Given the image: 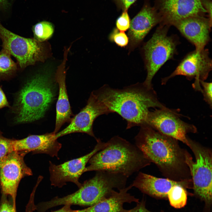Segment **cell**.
<instances>
[{
  "instance_id": "obj_24",
  "label": "cell",
  "mask_w": 212,
  "mask_h": 212,
  "mask_svg": "<svg viewBox=\"0 0 212 212\" xmlns=\"http://www.w3.org/2000/svg\"><path fill=\"white\" fill-rule=\"evenodd\" d=\"M109 40L121 47H125L128 44L129 39L125 32L120 31L114 28L109 37Z\"/></svg>"
},
{
  "instance_id": "obj_30",
  "label": "cell",
  "mask_w": 212,
  "mask_h": 212,
  "mask_svg": "<svg viewBox=\"0 0 212 212\" xmlns=\"http://www.w3.org/2000/svg\"><path fill=\"white\" fill-rule=\"evenodd\" d=\"M129 212H151L145 207V202L144 200L137 203L136 206L132 209L130 210Z\"/></svg>"
},
{
  "instance_id": "obj_11",
  "label": "cell",
  "mask_w": 212,
  "mask_h": 212,
  "mask_svg": "<svg viewBox=\"0 0 212 212\" xmlns=\"http://www.w3.org/2000/svg\"><path fill=\"white\" fill-rule=\"evenodd\" d=\"M97 143L90 152L81 157L56 165L49 161L50 180L52 186L62 188L68 182L76 184L79 188L82 185L79 181L87 163L95 153L103 148L106 142H102L100 138L96 140Z\"/></svg>"
},
{
  "instance_id": "obj_9",
  "label": "cell",
  "mask_w": 212,
  "mask_h": 212,
  "mask_svg": "<svg viewBox=\"0 0 212 212\" xmlns=\"http://www.w3.org/2000/svg\"><path fill=\"white\" fill-rule=\"evenodd\" d=\"M29 153L26 150H13L0 159L1 194L11 197L15 209L17 191L21 180L25 177L33 175L31 169L24 160L25 156Z\"/></svg>"
},
{
  "instance_id": "obj_20",
  "label": "cell",
  "mask_w": 212,
  "mask_h": 212,
  "mask_svg": "<svg viewBox=\"0 0 212 212\" xmlns=\"http://www.w3.org/2000/svg\"><path fill=\"white\" fill-rule=\"evenodd\" d=\"M133 187L132 184L118 190L115 191L109 197L100 201L95 205L76 212H129L130 210L124 208L125 203H138L139 200L127 192Z\"/></svg>"
},
{
  "instance_id": "obj_18",
  "label": "cell",
  "mask_w": 212,
  "mask_h": 212,
  "mask_svg": "<svg viewBox=\"0 0 212 212\" xmlns=\"http://www.w3.org/2000/svg\"><path fill=\"white\" fill-rule=\"evenodd\" d=\"M131 184L144 193L160 198L167 197L168 192L175 185H181L186 188L193 186L192 179L176 181L157 178L141 172L139 173Z\"/></svg>"
},
{
  "instance_id": "obj_31",
  "label": "cell",
  "mask_w": 212,
  "mask_h": 212,
  "mask_svg": "<svg viewBox=\"0 0 212 212\" xmlns=\"http://www.w3.org/2000/svg\"><path fill=\"white\" fill-rule=\"evenodd\" d=\"M203 6L208 14V18L212 21V2L211 0H202Z\"/></svg>"
},
{
  "instance_id": "obj_33",
  "label": "cell",
  "mask_w": 212,
  "mask_h": 212,
  "mask_svg": "<svg viewBox=\"0 0 212 212\" xmlns=\"http://www.w3.org/2000/svg\"><path fill=\"white\" fill-rule=\"evenodd\" d=\"M9 106V104L5 94L0 87V109Z\"/></svg>"
},
{
  "instance_id": "obj_23",
  "label": "cell",
  "mask_w": 212,
  "mask_h": 212,
  "mask_svg": "<svg viewBox=\"0 0 212 212\" xmlns=\"http://www.w3.org/2000/svg\"><path fill=\"white\" fill-rule=\"evenodd\" d=\"M54 29L51 23L46 21L39 22L32 27L34 38L38 42H44L52 36Z\"/></svg>"
},
{
  "instance_id": "obj_8",
  "label": "cell",
  "mask_w": 212,
  "mask_h": 212,
  "mask_svg": "<svg viewBox=\"0 0 212 212\" xmlns=\"http://www.w3.org/2000/svg\"><path fill=\"white\" fill-rule=\"evenodd\" d=\"M0 38L2 48L15 58L21 69L37 62H44L49 56V47L47 43L17 35L4 27L0 20Z\"/></svg>"
},
{
  "instance_id": "obj_34",
  "label": "cell",
  "mask_w": 212,
  "mask_h": 212,
  "mask_svg": "<svg viewBox=\"0 0 212 212\" xmlns=\"http://www.w3.org/2000/svg\"><path fill=\"white\" fill-rule=\"evenodd\" d=\"M71 206L69 205H64L62 208L51 212H76L77 210H73L71 208Z\"/></svg>"
},
{
  "instance_id": "obj_19",
  "label": "cell",
  "mask_w": 212,
  "mask_h": 212,
  "mask_svg": "<svg viewBox=\"0 0 212 212\" xmlns=\"http://www.w3.org/2000/svg\"><path fill=\"white\" fill-rule=\"evenodd\" d=\"M68 51L65 50L63 62L58 67L56 74V80L59 86V93L56 105V118L54 130L58 132L65 122H70L72 113L67 95L65 83V63Z\"/></svg>"
},
{
  "instance_id": "obj_17",
  "label": "cell",
  "mask_w": 212,
  "mask_h": 212,
  "mask_svg": "<svg viewBox=\"0 0 212 212\" xmlns=\"http://www.w3.org/2000/svg\"><path fill=\"white\" fill-rule=\"evenodd\" d=\"M53 132L41 135H29L24 138L13 139L14 150H26L33 154H45L57 157L62 147Z\"/></svg>"
},
{
  "instance_id": "obj_29",
  "label": "cell",
  "mask_w": 212,
  "mask_h": 212,
  "mask_svg": "<svg viewBox=\"0 0 212 212\" xmlns=\"http://www.w3.org/2000/svg\"><path fill=\"white\" fill-rule=\"evenodd\" d=\"M118 10H128L137 0H113Z\"/></svg>"
},
{
  "instance_id": "obj_22",
  "label": "cell",
  "mask_w": 212,
  "mask_h": 212,
  "mask_svg": "<svg viewBox=\"0 0 212 212\" xmlns=\"http://www.w3.org/2000/svg\"><path fill=\"white\" fill-rule=\"evenodd\" d=\"M17 68V64L11 58L10 54L2 48L0 51V78L12 75Z\"/></svg>"
},
{
  "instance_id": "obj_21",
  "label": "cell",
  "mask_w": 212,
  "mask_h": 212,
  "mask_svg": "<svg viewBox=\"0 0 212 212\" xmlns=\"http://www.w3.org/2000/svg\"><path fill=\"white\" fill-rule=\"evenodd\" d=\"M186 188L184 186L178 184L173 186L169 190L167 197L172 207L180 208L185 206L187 200Z\"/></svg>"
},
{
  "instance_id": "obj_14",
  "label": "cell",
  "mask_w": 212,
  "mask_h": 212,
  "mask_svg": "<svg viewBox=\"0 0 212 212\" xmlns=\"http://www.w3.org/2000/svg\"><path fill=\"white\" fill-rule=\"evenodd\" d=\"M158 7L160 25L169 26L206 12L202 0H160Z\"/></svg>"
},
{
  "instance_id": "obj_3",
  "label": "cell",
  "mask_w": 212,
  "mask_h": 212,
  "mask_svg": "<svg viewBox=\"0 0 212 212\" xmlns=\"http://www.w3.org/2000/svg\"><path fill=\"white\" fill-rule=\"evenodd\" d=\"M103 148L94 154L86 167L87 172L104 171L128 178L150 165V162L135 145L118 136L112 138Z\"/></svg>"
},
{
  "instance_id": "obj_6",
  "label": "cell",
  "mask_w": 212,
  "mask_h": 212,
  "mask_svg": "<svg viewBox=\"0 0 212 212\" xmlns=\"http://www.w3.org/2000/svg\"><path fill=\"white\" fill-rule=\"evenodd\" d=\"M188 147L193 153L194 161L187 152L186 163L188 167L195 194L206 203L212 201L211 150L188 137Z\"/></svg>"
},
{
  "instance_id": "obj_7",
  "label": "cell",
  "mask_w": 212,
  "mask_h": 212,
  "mask_svg": "<svg viewBox=\"0 0 212 212\" xmlns=\"http://www.w3.org/2000/svg\"><path fill=\"white\" fill-rule=\"evenodd\" d=\"M169 27L160 25L142 48L147 72L143 83L149 88H153L152 81L155 74L176 51V40L172 36L167 35Z\"/></svg>"
},
{
  "instance_id": "obj_13",
  "label": "cell",
  "mask_w": 212,
  "mask_h": 212,
  "mask_svg": "<svg viewBox=\"0 0 212 212\" xmlns=\"http://www.w3.org/2000/svg\"><path fill=\"white\" fill-rule=\"evenodd\" d=\"M110 113L106 107L92 92L87 104L77 114L72 118L69 124L64 129L56 134L57 139L72 133L81 132L96 138L93 131L94 120L98 116Z\"/></svg>"
},
{
  "instance_id": "obj_5",
  "label": "cell",
  "mask_w": 212,
  "mask_h": 212,
  "mask_svg": "<svg viewBox=\"0 0 212 212\" xmlns=\"http://www.w3.org/2000/svg\"><path fill=\"white\" fill-rule=\"evenodd\" d=\"M117 187V181L112 174L97 171L94 177L85 181L76 191L40 203L37 206V210L39 212H44L53 207L65 205L92 206L110 196Z\"/></svg>"
},
{
  "instance_id": "obj_25",
  "label": "cell",
  "mask_w": 212,
  "mask_h": 212,
  "mask_svg": "<svg viewBox=\"0 0 212 212\" xmlns=\"http://www.w3.org/2000/svg\"><path fill=\"white\" fill-rule=\"evenodd\" d=\"M13 141V139L4 137L0 130V159L14 150Z\"/></svg>"
},
{
  "instance_id": "obj_32",
  "label": "cell",
  "mask_w": 212,
  "mask_h": 212,
  "mask_svg": "<svg viewBox=\"0 0 212 212\" xmlns=\"http://www.w3.org/2000/svg\"><path fill=\"white\" fill-rule=\"evenodd\" d=\"M14 0H0V10L6 11L10 8Z\"/></svg>"
},
{
  "instance_id": "obj_28",
  "label": "cell",
  "mask_w": 212,
  "mask_h": 212,
  "mask_svg": "<svg viewBox=\"0 0 212 212\" xmlns=\"http://www.w3.org/2000/svg\"><path fill=\"white\" fill-rule=\"evenodd\" d=\"M202 88V92L204 100L209 105L211 108H212V83L200 80V81Z\"/></svg>"
},
{
  "instance_id": "obj_12",
  "label": "cell",
  "mask_w": 212,
  "mask_h": 212,
  "mask_svg": "<svg viewBox=\"0 0 212 212\" xmlns=\"http://www.w3.org/2000/svg\"><path fill=\"white\" fill-rule=\"evenodd\" d=\"M211 69L212 60L208 50H195L187 55L170 75L162 79V84H165L170 79L176 76L183 75L189 80L194 78L193 87L200 92L202 89L200 81L207 78Z\"/></svg>"
},
{
  "instance_id": "obj_16",
  "label": "cell",
  "mask_w": 212,
  "mask_h": 212,
  "mask_svg": "<svg viewBox=\"0 0 212 212\" xmlns=\"http://www.w3.org/2000/svg\"><path fill=\"white\" fill-rule=\"evenodd\" d=\"M175 26L195 46L196 50L204 48L210 40L212 21L203 16H196L181 20Z\"/></svg>"
},
{
  "instance_id": "obj_1",
  "label": "cell",
  "mask_w": 212,
  "mask_h": 212,
  "mask_svg": "<svg viewBox=\"0 0 212 212\" xmlns=\"http://www.w3.org/2000/svg\"><path fill=\"white\" fill-rule=\"evenodd\" d=\"M135 136V145L146 158L155 163L163 175L176 181L191 179L186 163L188 152L178 140L161 133L146 123Z\"/></svg>"
},
{
  "instance_id": "obj_4",
  "label": "cell",
  "mask_w": 212,
  "mask_h": 212,
  "mask_svg": "<svg viewBox=\"0 0 212 212\" xmlns=\"http://www.w3.org/2000/svg\"><path fill=\"white\" fill-rule=\"evenodd\" d=\"M50 73H37L28 80L17 95L14 107L17 123L30 122L44 116L55 96Z\"/></svg>"
},
{
  "instance_id": "obj_10",
  "label": "cell",
  "mask_w": 212,
  "mask_h": 212,
  "mask_svg": "<svg viewBox=\"0 0 212 212\" xmlns=\"http://www.w3.org/2000/svg\"><path fill=\"white\" fill-rule=\"evenodd\" d=\"M145 122L161 133L188 146L189 133L197 132L196 127L181 120L176 111L165 107L149 110Z\"/></svg>"
},
{
  "instance_id": "obj_2",
  "label": "cell",
  "mask_w": 212,
  "mask_h": 212,
  "mask_svg": "<svg viewBox=\"0 0 212 212\" xmlns=\"http://www.w3.org/2000/svg\"><path fill=\"white\" fill-rule=\"evenodd\" d=\"M92 92L110 113H117L126 121V129L146 123L150 108L166 107L159 100L153 87L148 88L143 82L122 89L105 84Z\"/></svg>"
},
{
  "instance_id": "obj_15",
  "label": "cell",
  "mask_w": 212,
  "mask_h": 212,
  "mask_svg": "<svg viewBox=\"0 0 212 212\" xmlns=\"http://www.w3.org/2000/svg\"><path fill=\"white\" fill-rule=\"evenodd\" d=\"M160 21L156 9L145 0L141 10L131 21L128 32L129 53L139 45L151 29Z\"/></svg>"
},
{
  "instance_id": "obj_26",
  "label": "cell",
  "mask_w": 212,
  "mask_h": 212,
  "mask_svg": "<svg viewBox=\"0 0 212 212\" xmlns=\"http://www.w3.org/2000/svg\"><path fill=\"white\" fill-rule=\"evenodd\" d=\"M130 22L128 10L122 11L116 20V28L120 31H126L129 29Z\"/></svg>"
},
{
  "instance_id": "obj_27",
  "label": "cell",
  "mask_w": 212,
  "mask_h": 212,
  "mask_svg": "<svg viewBox=\"0 0 212 212\" xmlns=\"http://www.w3.org/2000/svg\"><path fill=\"white\" fill-rule=\"evenodd\" d=\"M0 212H17L11 197L1 194L0 200Z\"/></svg>"
}]
</instances>
